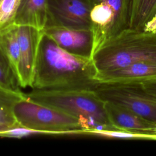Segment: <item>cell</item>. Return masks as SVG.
Wrapping results in <instances>:
<instances>
[{
    "mask_svg": "<svg viewBox=\"0 0 156 156\" xmlns=\"http://www.w3.org/2000/svg\"><path fill=\"white\" fill-rule=\"evenodd\" d=\"M96 74L91 58L65 50L43 32L32 89L94 90L99 83Z\"/></svg>",
    "mask_w": 156,
    "mask_h": 156,
    "instance_id": "cell-1",
    "label": "cell"
},
{
    "mask_svg": "<svg viewBox=\"0 0 156 156\" xmlns=\"http://www.w3.org/2000/svg\"><path fill=\"white\" fill-rule=\"evenodd\" d=\"M24 95L79 119L83 127L82 135L90 130H118L109 120L105 102L94 90L32 89Z\"/></svg>",
    "mask_w": 156,
    "mask_h": 156,
    "instance_id": "cell-2",
    "label": "cell"
},
{
    "mask_svg": "<svg viewBox=\"0 0 156 156\" xmlns=\"http://www.w3.org/2000/svg\"><path fill=\"white\" fill-rule=\"evenodd\" d=\"M91 59L96 74L135 62H156V32L127 29L104 43Z\"/></svg>",
    "mask_w": 156,
    "mask_h": 156,
    "instance_id": "cell-3",
    "label": "cell"
},
{
    "mask_svg": "<svg viewBox=\"0 0 156 156\" xmlns=\"http://www.w3.org/2000/svg\"><path fill=\"white\" fill-rule=\"evenodd\" d=\"M13 113L20 126L43 133L82 134L83 131L77 118L26 96L16 102Z\"/></svg>",
    "mask_w": 156,
    "mask_h": 156,
    "instance_id": "cell-4",
    "label": "cell"
},
{
    "mask_svg": "<svg viewBox=\"0 0 156 156\" xmlns=\"http://www.w3.org/2000/svg\"><path fill=\"white\" fill-rule=\"evenodd\" d=\"M90 13L92 55L104 43L129 29V0H92Z\"/></svg>",
    "mask_w": 156,
    "mask_h": 156,
    "instance_id": "cell-5",
    "label": "cell"
},
{
    "mask_svg": "<svg viewBox=\"0 0 156 156\" xmlns=\"http://www.w3.org/2000/svg\"><path fill=\"white\" fill-rule=\"evenodd\" d=\"M94 90L105 102L122 106L156 123V98L140 82L98 83Z\"/></svg>",
    "mask_w": 156,
    "mask_h": 156,
    "instance_id": "cell-6",
    "label": "cell"
},
{
    "mask_svg": "<svg viewBox=\"0 0 156 156\" xmlns=\"http://www.w3.org/2000/svg\"><path fill=\"white\" fill-rule=\"evenodd\" d=\"M47 26L90 29L92 0H48Z\"/></svg>",
    "mask_w": 156,
    "mask_h": 156,
    "instance_id": "cell-7",
    "label": "cell"
},
{
    "mask_svg": "<svg viewBox=\"0 0 156 156\" xmlns=\"http://www.w3.org/2000/svg\"><path fill=\"white\" fill-rule=\"evenodd\" d=\"M16 26L20 49L18 84L21 88H32L38 48L43 30L28 26Z\"/></svg>",
    "mask_w": 156,
    "mask_h": 156,
    "instance_id": "cell-8",
    "label": "cell"
},
{
    "mask_svg": "<svg viewBox=\"0 0 156 156\" xmlns=\"http://www.w3.org/2000/svg\"><path fill=\"white\" fill-rule=\"evenodd\" d=\"M43 32L65 50L76 55L91 58L93 35L91 29L48 26Z\"/></svg>",
    "mask_w": 156,
    "mask_h": 156,
    "instance_id": "cell-9",
    "label": "cell"
},
{
    "mask_svg": "<svg viewBox=\"0 0 156 156\" xmlns=\"http://www.w3.org/2000/svg\"><path fill=\"white\" fill-rule=\"evenodd\" d=\"M156 79V62L143 61L132 63L122 68L97 73L95 79L99 83L142 82Z\"/></svg>",
    "mask_w": 156,
    "mask_h": 156,
    "instance_id": "cell-10",
    "label": "cell"
},
{
    "mask_svg": "<svg viewBox=\"0 0 156 156\" xmlns=\"http://www.w3.org/2000/svg\"><path fill=\"white\" fill-rule=\"evenodd\" d=\"M105 107L109 120L117 129L142 133H156L155 122L112 102H105Z\"/></svg>",
    "mask_w": 156,
    "mask_h": 156,
    "instance_id": "cell-11",
    "label": "cell"
},
{
    "mask_svg": "<svg viewBox=\"0 0 156 156\" xmlns=\"http://www.w3.org/2000/svg\"><path fill=\"white\" fill-rule=\"evenodd\" d=\"M48 0H21L15 24L43 30L48 24Z\"/></svg>",
    "mask_w": 156,
    "mask_h": 156,
    "instance_id": "cell-12",
    "label": "cell"
},
{
    "mask_svg": "<svg viewBox=\"0 0 156 156\" xmlns=\"http://www.w3.org/2000/svg\"><path fill=\"white\" fill-rule=\"evenodd\" d=\"M0 51L18 82L20 49L16 24L0 34Z\"/></svg>",
    "mask_w": 156,
    "mask_h": 156,
    "instance_id": "cell-13",
    "label": "cell"
},
{
    "mask_svg": "<svg viewBox=\"0 0 156 156\" xmlns=\"http://www.w3.org/2000/svg\"><path fill=\"white\" fill-rule=\"evenodd\" d=\"M24 96L22 91H12L0 88V131L20 126L14 115L13 108Z\"/></svg>",
    "mask_w": 156,
    "mask_h": 156,
    "instance_id": "cell-14",
    "label": "cell"
},
{
    "mask_svg": "<svg viewBox=\"0 0 156 156\" xmlns=\"http://www.w3.org/2000/svg\"><path fill=\"white\" fill-rule=\"evenodd\" d=\"M129 29L143 30L145 25L156 13V0H129Z\"/></svg>",
    "mask_w": 156,
    "mask_h": 156,
    "instance_id": "cell-15",
    "label": "cell"
},
{
    "mask_svg": "<svg viewBox=\"0 0 156 156\" xmlns=\"http://www.w3.org/2000/svg\"><path fill=\"white\" fill-rule=\"evenodd\" d=\"M21 0H0V34L15 24Z\"/></svg>",
    "mask_w": 156,
    "mask_h": 156,
    "instance_id": "cell-16",
    "label": "cell"
},
{
    "mask_svg": "<svg viewBox=\"0 0 156 156\" xmlns=\"http://www.w3.org/2000/svg\"><path fill=\"white\" fill-rule=\"evenodd\" d=\"M16 78L0 51V88L12 91H21Z\"/></svg>",
    "mask_w": 156,
    "mask_h": 156,
    "instance_id": "cell-17",
    "label": "cell"
},
{
    "mask_svg": "<svg viewBox=\"0 0 156 156\" xmlns=\"http://www.w3.org/2000/svg\"><path fill=\"white\" fill-rule=\"evenodd\" d=\"M43 133L41 132L26 128L21 126L14 127L3 131H0V136L11 138H23L34 134Z\"/></svg>",
    "mask_w": 156,
    "mask_h": 156,
    "instance_id": "cell-18",
    "label": "cell"
},
{
    "mask_svg": "<svg viewBox=\"0 0 156 156\" xmlns=\"http://www.w3.org/2000/svg\"><path fill=\"white\" fill-rule=\"evenodd\" d=\"M140 83L146 91L156 98V79L145 80Z\"/></svg>",
    "mask_w": 156,
    "mask_h": 156,
    "instance_id": "cell-19",
    "label": "cell"
},
{
    "mask_svg": "<svg viewBox=\"0 0 156 156\" xmlns=\"http://www.w3.org/2000/svg\"><path fill=\"white\" fill-rule=\"evenodd\" d=\"M143 30L152 32H156V13L152 18L145 25Z\"/></svg>",
    "mask_w": 156,
    "mask_h": 156,
    "instance_id": "cell-20",
    "label": "cell"
}]
</instances>
